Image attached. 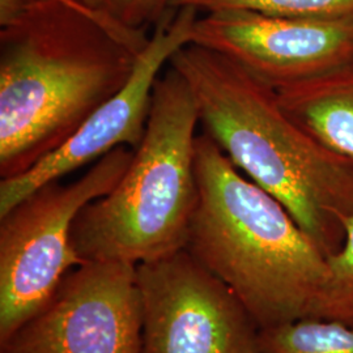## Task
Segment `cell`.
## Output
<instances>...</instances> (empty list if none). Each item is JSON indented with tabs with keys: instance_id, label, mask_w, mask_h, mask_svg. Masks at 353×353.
Returning <instances> with one entry per match:
<instances>
[{
	"instance_id": "obj_1",
	"label": "cell",
	"mask_w": 353,
	"mask_h": 353,
	"mask_svg": "<svg viewBox=\"0 0 353 353\" xmlns=\"http://www.w3.org/2000/svg\"><path fill=\"white\" fill-rule=\"evenodd\" d=\"M150 37L57 0H0V179L61 148L126 85Z\"/></svg>"
},
{
	"instance_id": "obj_2",
	"label": "cell",
	"mask_w": 353,
	"mask_h": 353,
	"mask_svg": "<svg viewBox=\"0 0 353 353\" xmlns=\"http://www.w3.org/2000/svg\"><path fill=\"white\" fill-rule=\"evenodd\" d=\"M169 65L194 94L199 122L233 165L281 203L328 256L353 214V163L314 139L278 90L216 51L189 43Z\"/></svg>"
},
{
	"instance_id": "obj_3",
	"label": "cell",
	"mask_w": 353,
	"mask_h": 353,
	"mask_svg": "<svg viewBox=\"0 0 353 353\" xmlns=\"http://www.w3.org/2000/svg\"><path fill=\"white\" fill-rule=\"evenodd\" d=\"M199 188L186 250L232 290L259 328L309 316L327 256L288 210L202 132Z\"/></svg>"
},
{
	"instance_id": "obj_4",
	"label": "cell",
	"mask_w": 353,
	"mask_h": 353,
	"mask_svg": "<svg viewBox=\"0 0 353 353\" xmlns=\"http://www.w3.org/2000/svg\"><path fill=\"white\" fill-rule=\"evenodd\" d=\"M198 123L189 84L169 65L154 84L145 134L125 174L76 217L71 240L84 263L138 265L186 248L199 198Z\"/></svg>"
},
{
	"instance_id": "obj_5",
	"label": "cell",
	"mask_w": 353,
	"mask_h": 353,
	"mask_svg": "<svg viewBox=\"0 0 353 353\" xmlns=\"http://www.w3.org/2000/svg\"><path fill=\"white\" fill-rule=\"evenodd\" d=\"M134 150L118 147L70 183L41 186L0 216V344L49 303L84 262L72 246L77 214L117 185Z\"/></svg>"
},
{
	"instance_id": "obj_6",
	"label": "cell",
	"mask_w": 353,
	"mask_h": 353,
	"mask_svg": "<svg viewBox=\"0 0 353 353\" xmlns=\"http://www.w3.org/2000/svg\"><path fill=\"white\" fill-rule=\"evenodd\" d=\"M137 268L141 353H258L249 312L186 249Z\"/></svg>"
},
{
	"instance_id": "obj_7",
	"label": "cell",
	"mask_w": 353,
	"mask_h": 353,
	"mask_svg": "<svg viewBox=\"0 0 353 353\" xmlns=\"http://www.w3.org/2000/svg\"><path fill=\"white\" fill-rule=\"evenodd\" d=\"M143 306L137 265L74 268L0 353H141Z\"/></svg>"
},
{
	"instance_id": "obj_8",
	"label": "cell",
	"mask_w": 353,
	"mask_h": 353,
	"mask_svg": "<svg viewBox=\"0 0 353 353\" xmlns=\"http://www.w3.org/2000/svg\"><path fill=\"white\" fill-rule=\"evenodd\" d=\"M198 13L192 7H170L140 52L126 85L92 114L61 148L24 174L0 179V216L34 190L94 164L118 147H139L148 123L154 84L176 51L191 43Z\"/></svg>"
},
{
	"instance_id": "obj_9",
	"label": "cell",
	"mask_w": 353,
	"mask_h": 353,
	"mask_svg": "<svg viewBox=\"0 0 353 353\" xmlns=\"http://www.w3.org/2000/svg\"><path fill=\"white\" fill-rule=\"evenodd\" d=\"M191 43L227 57L278 90L353 62V17L214 11L198 17Z\"/></svg>"
},
{
	"instance_id": "obj_10",
	"label": "cell",
	"mask_w": 353,
	"mask_h": 353,
	"mask_svg": "<svg viewBox=\"0 0 353 353\" xmlns=\"http://www.w3.org/2000/svg\"><path fill=\"white\" fill-rule=\"evenodd\" d=\"M278 96L314 139L353 163V62L278 89Z\"/></svg>"
},
{
	"instance_id": "obj_11",
	"label": "cell",
	"mask_w": 353,
	"mask_h": 353,
	"mask_svg": "<svg viewBox=\"0 0 353 353\" xmlns=\"http://www.w3.org/2000/svg\"><path fill=\"white\" fill-rule=\"evenodd\" d=\"M258 353H353V327L338 321L305 316L259 328Z\"/></svg>"
},
{
	"instance_id": "obj_12",
	"label": "cell",
	"mask_w": 353,
	"mask_h": 353,
	"mask_svg": "<svg viewBox=\"0 0 353 353\" xmlns=\"http://www.w3.org/2000/svg\"><path fill=\"white\" fill-rule=\"evenodd\" d=\"M307 316L353 327V214L345 220L341 248L327 256V274Z\"/></svg>"
},
{
	"instance_id": "obj_13",
	"label": "cell",
	"mask_w": 353,
	"mask_h": 353,
	"mask_svg": "<svg viewBox=\"0 0 353 353\" xmlns=\"http://www.w3.org/2000/svg\"><path fill=\"white\" fill-rule=\"evenodd\" d=\"M169 7H192L199 12L246 10L276 16L318 19L353 17V0H170Z\"/></svg>"
},
{
	"instance_id": "obj_14",
	"label": "cell",
	"mask_w": 353,
	"mask_h": 353,
	"mask_svg": "<svg viewBox=\"0 0 353 353\" xmlns=\"http://www.w3.org/2000/svg\"><path fill=\"white\" fill-rule=\"evenodd\" d=\"M170 0H109V12L123 26L144 29V26L159 23Z\"/></svg>"
},
{
	"instance_id": "obj_15",
	"label": "cell",
	"mask_w": 353,
	"mask_h": 353,
	"mask_svg": "<svg viewBox=\"0 0 353 353\" xmlns=\"http://www.w3.org/2000/svg\"><path fill=\"white\" fill-rule=\"evenodd\" d=\"M80 1L94 11L110 13L109 12V0H80Z\"/></svg>"
},
{
	"instance_id": "obj_16",
	"label": "cell",
	"mask_w": 353,
	"mask_h": 353,
	"mask_svg": "<svg viewBox=\"0 0 353 353\" xmlns=\"http://www.w3.org/2000/svg\"><path fill=\"white\" fill-rule=\"evenodd\" d=\"M57 1H61V3H63V4L68 6V7H72V8H76V10H81V11H85V12L105 13L99 12V11H94V10L89 8L85 4H83L80 0H57Z\"/></svg>"
}]
</instances>
